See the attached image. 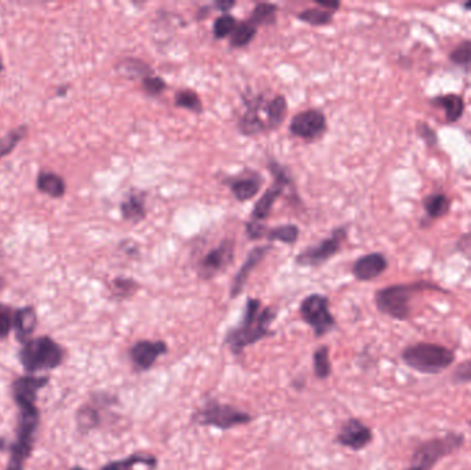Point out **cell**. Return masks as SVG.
I'll use <instances>...</instances> for the list:
<instances>
[{
	"mask_svg": "<svg viewBox=\"0 0 471 470\" xmlns=\"http://www.w3.org/2000/svg\"><path fill=\"white\" fill-rule=\"evenodd\" d=\"M465 444V434L451 432L442 437L430 439L417 447L411 467L412 469L431 470L438 461L462 448Z\"/></svg>",
	"mask_w": 471,
	"mask_h": 470,
	"instance_id": "6",
	"label": "cell"
},
{
	"mask_svg": "<svg viewBox=\"0 0 471 470\" xmlns=\"http://www.w3.org/2000/svg\"><path fill=\"white\" fill-rule=\"evenodd\" d=\"M3 286H4V279L0 276V290L3 288Z\"/></svg>",
	"mask_w": 471,
	"mask_h": 470,
	"instance_id": "46",
	"label": "cell"
},
{
	"mask_svg": "<svg viewBox=\"0 0 471 470\" xmlns=\"http://www.w3.org/2000/svg\"><path fill=\"white\" fill-rule=\"evenodd\" d=\"M269 250H270V246L266 244V246H258V247H255L250 251L247 260L241 265V267L239 269V272L236 273V276L232 281V286H230V297L232 298H236L243 293L251 272L257 267V265H260L264 260Z\"/></svg>",
	"mask_w": 471,
	"mask_h": 470,
	"instance_id": "15",
	"label": "cell"
},
{
	"mask_svg": "<svg viewBox=\"0 0 471 470\" xmlns=\"http://www.w3.org/2000/svg\"><path fill=\"white\" fill-rule=\"evenodd\" d=\"M63 359L65 351L50 337L29 339L20 351V363L31 374L55 369L63 363Z\"/></svg>",
	"mask_w": 471,
	"mask_h": 470,
	"instance_id": "5",
	"label": "cell"
},
{
	"mask_svg": "<svg viewBox=\"0 0 471 470\" xmlns=\"http://www.w3.org/2000/svg\"><path fill=\"white\" fill-rule=\"evenodd\" d=\"M14 314L15 311H13V308L0 304V339L7 338L14 327Z\"/></svg>",
	"mask_w": 471,
	"mask_h": 470,
	"instance_id": "38",
	"label": "cell"
},
{
	"mask_svg": "<svg viewBox=\"0 0 471 470\" xmlns=\"http://www.w3.org/2000/svg\"><path fill=\"white\" fill-rule=\"evenodd\" d=\"M142 89L148 96L156 97V96H160L161 93H164V90L167 89V85L160 76H152L151 75V76L142 79Z\"/></svg>",
	"mask_w": 471,
	"mask_h": 470,
	"instance_id": "39",
	"label": "cell"
},
{
	"mask_svg": "<svg viewBox=\"0 0 471 470\" xmlns=\"http://www.w3.org/2000/svg\"><path fill=\"white\" fill-rule=\"evenodd\" d=\"M239 25V21L232 14H222L216 18L214 24V36L215 39H225L227 36H232L236 27Z\"/></svg>",
	"mask_w": 471,
	"mask_h": 470,
	"instance_id": "35",
	"label": "cell"
},
{
	"mask_svg": "<svg viewBox=\"0 0 471 470\" xmlns=\"http://www.w3.org/2000/svg\"><path fill=\"white\" fill-rule=\"evenodd\" d=\"M431 104L435 106H441L445 109V117L448 123H455L458 122L465 110V101L462 97L456 94H448V96H441L435 97L431 100Z\"/></svg>",
	"mask_w": 471,
	"mask_h": 470,
	"instance_id": "25",
	"label": "cell"
},
{
	"mask_svg": "<svg viewBox=\"0 0 471 470\" xmlns=\"http://www.w3.org/2000/svg\"><path fill=\"white\" fill-rule=\"evenodd\" d=\"M257 35V27H254L248 20L239 22L234 32L230 36L232 49H243L248 46Z\"/></svg>",
	"mask_w": 471,
	"mask_h": 470,
	"instance_id": "27",
	"label": "cell"
},
{
	"mask_svg": "<svg viewBox=\"0 0 471 470\" xmlns=\"http://www.w3.org/2000/svg\"><path fill=\"white\" fill-rule=\"evenodd\" d=\"M263 179L257 172H248L234 177L230 182V192L239 202H247L257 196L261 189Z\"/></svg>",
	"mask_w": 471,
	"mask_h": 470,
	"instance_id": "18",
	"label": "cell"
},
{
	"mask_svg": "<svg viewBox=\"0 0 471 470\" xmlns=\"http://www.w3.org/2000/svg\"><path fill=\"white\" fill-rule=\"evenodd\" d=\"M266 113L267 130H276L287 116V100L284 96H276L263 106Z\"/></svg>",
	"mask_w": 471,
	"mask_h": 470,
	"instance_id": "23",
	"label": "cell"
},
{
	"mask_svg": "<svg viewBox=\"0 0 471 470\" xmlns=\"http://www.w3.org/2000/svg\"><path fill=\"white\" fill-rule=\"evenodd\" d=\"M407 470H417V469H412V468H408Z\"/></svg>",
	"mask_w": 471,
	"mask_h": 470,
	"instance_id": "49",
	"label": "cell"
},
{
	"mask_svg": "<svg viewBox=\"0 0 471 470\" xmlns=\"http://www.w3.org/2000/svg\"><path fill=\"white\" fill-rule=\"evenodd\" d=\"M267 168L273 174L274 181H273V185L262 195L260 202L255 205V207L253 210L251 221H255V222H262L270 215L273 206L276 205L280 195L284 192V189L288 185H291V178H290L287 170L281 164H278L276 161H270Z\"/></svg>",
	"mask_w": 471,
	"mask_h": 470,
	"instance_id": "10",
	"label": "cell"
},
{
	"mask_svg": "<svg viewBox=\"0 0 471 470\" xmlns=\"http://www.w3.org/2000/svg\"><path fill=\"white\" fill-rule=\"evenodd\" d=\"M417 131L419 137L427 144V145H435L437 144V135L431 127H428L426 123L419 122L417 124Z\"/></svg>",
	"mask_w": 471,
	"mask_h": 470,
	"instance_id": "42",
	"label": "cell"
},
{
	"mask_svg": "<svg viewBox=\"0 0 471 470\" xmlns=\"http://www.w3.org/2000/svg\"><path fill=\"white\" fill-rule=\"evenodd\" d=\"M116 71L121 75L126 76L127 79H145L152 75L154 69L144 62L142 59L138 58H124L116 65Z\"/></svg>",
	"mask_w": 471,
	"mask_h": 470,
	"instance_id": "24",
	"label": "cell"
},
{
	"mask_svg": "<svg viewBox=\"0 0 471 470\" xmlns=\"http://www.w3.org/2000/svg\"><path fill=\"white\" fill-rule=\"evenodd\" d=\"M435 290L442 291L441 287L419 281L411 284H396L384 287L375 294V304L380 314L394 320H407L411 314V300L419 291Z\"/></svg>",
	"mask_w": 471,
	"mask_h": 470,
	"instance_id": "3",
	"label": "cell"
},
{
	"mask_svg": "<svg viewBox=\"0 0 471 470\" xmlns=\"http://www.w3.org/2000/svg\"><path fill=\"white\" fill-rule=\"evenodd\" d=\"M199 426H211L220 430L247 425L253 420L251 414L239 410L230 404H222L218 400H209L192 417Z\"/></svg>",
	"mask_w": 471,
	"mask_h": 470,
	"instance_id": "7",
	"label": "cell"
},
{
	"mask_svg": "<svg viewBox=\"0 0 471 470\" xmlns=\"http://www.w3.org/2000/svg\"><path fill=\"white\" fill-rule=\"evenodd\" d=\"M449 59L461 66L471 65V41L462 42L454 52L449 54Z\"/></svg>",
	"mask_w": 471,
	"mask_h": 470,
	"instance_id": "37",
	"label": "cell"
},
{
	"mask_svg": "<svg viewBox=\"0 0 471 470\" xmlns=\"http://www.w3.org/2000/svg\"><path fill=\"white\" fill-rule=\"evenodd\" d=\"M28 133H29V127L27 124H21L10 130L8 133H6L0 138V160L11 155L13 151L21 144V141L27 138Z\"/></svg>",
	"mask_w": 471,
	"mask_h": 470,
	"instance_id": "26",
	"label": "cell"
},
{
	"mask_svg": "<svg viewBox=\"0 0 471 470\" xmlns=\"http://www.w3.org/2000/svg\"><path fill=\"white\" fill-rule=\"evenodd\" d=\"M347 237V228L342 226L334 230V233L331 235V237L322 240L318 246H312L308 247L306 250L301 251L295 262L299 266H311V267H317L321 266L322 263L331 260L335 254H338V251L342 247V243L346 240Z\"/></svg>",
	"mask_w": 471,
	"mask_h": 470,
	"instance_id": "9",
	"label": "cell"
},
{
	"mask_svg": "<svg viewBox=\"0 0 471 470\" xmlns=\"http://www.w3.org/2000/svg\"><path fill=\"white\" fill-rule=\"evenodd\" d=\"M138 467H147L151 469H156L157 458L147 454H134L128 458L113 461L106 464L101 470H138Z\"/></svg>",
	"mask_w": 471,
	"mask_h": 470,
	"instance_id": "22",
	"label": "cell"
},
{
	"mask_svg": "<svg viewBox=\"0 0 471 470\" xmlns=\"http://www.w3.org/2000/svg\"><path fill=\"white\" fill-rule=\"evenodd\" d=\"M372 440H373V433L371 427L357 418L347 419L342 425L336 436L338 444H341L342 447L350 448L353 451L364 450L372 443Z\"/></svg>",
	"mask_w": 471,
	"mask_h": 470,
	"instance_id": "14",
	"label": "cell"
},
{
	"mask_svg": "<svg viewBox=\"0 0 471 470\" xmlns=\"http://www.w3.org/2000/svg\"><path fill=\"white\" fill-rule=\"evenodd\" d=\"M234 258V242L232 239L223 240L218 247L209 251L199 262L197 273L202 279L211 280L223 272Z\"/></svg>",
	"mask_w": 471,
	"mask_h": 470,
	"instance_id": "12",
	"label": "cell"
},
{
	"mask_svg": "<svg viewBox=\"0 0 471 470\" xmlns=\"http://www.w3.org/2000/svg\"><path fill=\"white\" fill-rule=\"evenodd\" d=\"M274 318V309L263 307L260 300H247L240 323L226 332L225 344L234 356L241 355L246 348L273 335L270 327Z\"/></svg>",
	"mask_w": 471,
	"mask_h": 470,
	"instance_id": "1",
	"label": "cell"
},
{
	"mask_svg": "<svg viewBox=\"0 0 471 470\" xmlns=\"http://www.w3.org/2000/svg\"><path fill=\"white\" fill-rule=\"evenodd\" d=\"M263 100L261 97L247 101V110L239 122V130L244 135H257L263 131H269L266 122L261 117Z\"/></svg>",
	"mask_w": 471,
	"mask_h": 470,
	"instance_id": "17",
	"label": "cell"
},
{
	"mask_svg": "<svg viewBox=\"0 0 471 470\" xmlns=\"http://www.w3.org/2000/svg\"><path fill=\"white\" fill-rule=\"evenodd\" d=\"M299 237V228L297 225L288 223L276 226L267 230L266 239L269 242H283L285 244H294Z\"/></svg>",
	"mask_w": 471,
	"mask_h": 470,
	"instance_id": "29",
	"label": "cell"
},
{
	"mask_svg": "<svg viewBox=\"0 0 471 470\" xmlns=\"http://www.w3.org/2000/svg\"><path fill=\"white\" fill-rule=\"evenodd\" d=\"M3 69H4V65H3V59H1V57H0V73L3 72Z\"/></svg>",
	"mask_w": 471,
	"mask_h": 470,
	"instance_id": "45",
	"label": "cell"
},
{
	"mask_svg": "<svg viewBox=\"0 0 471 470\" xmlns=\"http://www.w3.org/2000/svg\"><path fill=\"white\" fill-rule=\"evenodd\" d=\"M70 470H87L84 469V468H82V467H75V468H72Z\"/></svg>",
	"mask_w": 471,
	"mask_h": 470,
	"instance_id": "47",
	"label": "cell"
},
{
	"mask_svg": "<svg viewBox=\"0 0 471 470\" xmlns=\"http://www.w3.org/2000/svg\"><path fill=\"white\" fill-rule=\"evenodd\" d=\"M267 230H269V228H266L262 222L250 221L246 225V233H247L248 239H251V240H258V239L266 237Z\"/></svg>",
	"mask_w": 471,
	"mask_h": 470,
	"instance_id": "41",
	"label": "cell"
},
{
	"mask_svg": "<svg viewBox=\"0 0 471 470\" xmlns=\"http://www.w3.org/2000/svg\"><path fill=\"white\" fill-rule=\"evenodd\" d=\"M423 206H424L427 215L434 219V218L444 216L449 211L451 202L445 195L434 193V195H430L424 199Z\"/></svg>",
	"mask_w": 471,
	"mask_h": 470,
	"instance_id": "30",
	"label": "cell"
},
{
	"mask_svg": "<svg viewBox=\"0 0 471 470\" xmlns=\"http://www.w3.org/2000/svg\"><path fill=\"white\" fill-rule=\"evenodd\" d=\"M168 353V346L164 341L142 339L135 342L130 351V362L137 372H144L155 366L158 358Z\"/></svg>",
	"mask_w": 471,
	"mask_h": 470,
	"instance_id": "13",
	"label": "cell"
},
{
	"mask_svg": "<svg viewBox=\"0 0 471 470\" xmlns=\"http://www.w3.org/2000/svg\"><path fill=\"white\" fill-rule=\"evenodd\" d=\"M138 290V283L130 277H116L110 283V291L117 298H128Z\"/></svg>",
	"mask_w": 471,
	"mask_h": 470,
	"instance_id": "34",
	"label": "cell"
},
{
	"mask_svg": "<svg viewBox=\"0 0 471 470\" xmlns=\"http://www.w3.org/2000/svg\"><path fill=\"white\" fill-rule=\"evenodd\" d=\"M234 1L233 0H220V1H216L215 3V7H218L220 11H223V14H227V11L234 7Z\"/></svg>",
	"mask_w": 471,
	"mask_h": 470,
	"instance_id": "44",
	"label": "cell"
},
{
	"mask_svg": "<svg viewBox=\"0 0 471 470\" xmlns=\"http://www.w3.org/2000/svg\"><path fill=\"white\" fill-rule=\"evenodd\" d=\"M452 381L455 383H470L471 382V359L461 363L455 368L452 374Z\"/></svg>",
	"mask_w": 471,
	"mask_h": 470,
	"instance_id": "40",
	"label": "cell"
},
{
	"mask_svg": "<svg viewBox=\"0 0 471 470\" xmlns=\"http://www.w3.org/2000/svg\"><path fill=\"white\" fill-rule=\"evenodd\" d=\"M100 423V414L96 409H93L91 406H83L79 413H77V425L79 429L84 433L90 432L91 429H94L96 426H98Z\"/></svg>",
	"mask_w": 471,
	"mask_h": 470,
	"instance_id": "36",
	"label": "cell"
},
{
	"mask_svg": "<svg viewBox=\"0 0 471 470\" xmlns=\"http://www.w3.org/2000/svg\"><path fill=\"white\" fill-rule=\"evenodd\" d=\"M314 374L318 379H325L331 375L332 367L329 360V349L328 346L322 345L318 346L313 353Z\"/></svg>",
	"mask_w": 471,
	"mask_h": 470,
	"instance_id": "31",
	"label": "cell"
},
{
	"mask_svg": "<svg viewBox=\"0 0 471 470\" xmlns=\"http://www.w3.org/2000/svg\"><path fill=\"white\" fill-rule=\"evenodd\" d=\"M301 316L314 331L317 338L331 332L336 327V320L329 311V301L325 295H308L301 304Z\"/></svg>",
	"mask_w": 471,
	"mask_h": 470,
	"instance_id": "8",
	"label": "cell"
},
{
	"mask_svg": "<svg viewBox=\"0 0 471 470\" xmlns=\"http://www.w3.org/2000/svg\"><path fill=\"white\" fill-rule=\"evenodd\" d=\"M120 212L127 222H141L147 216L145 195L140 191H131L121 202Z\"/></svg>",
	"mask_w": 471,
	"mask_h": 470,
	"instance_id": "20",
	"label": "cell"
},
{
	"mask_svg": "<svg viewBox=\"0 0 471 470\" xmlns=\"http://www.w3.org/2000/svg\"><path fill=\"white\" fill-rule=\"evenodd\" d=\"M175 106L189 109V110H192L195 113H202L203 112V103H202L200 97L197 96L196 91H193L190 89L179 90L175 94Z\"/></svg>",
	"mask_w": 471,
	"mask_h": 470,
	"instance_id": "33",
	"label": "cell"
},
{
	"mask_svg": "<svg viewBox=\"0 0 471 470\" xmlns=\"http://www.w3.org/2000/svg\"><path fill=\"white\" fill-rule=\"evenodd\" d=\"M387 269V260L380 253H372L354 262L352 272L360 281H369L379 277Z\"/></svg>",
	"mask_w": 471,
	"mask_h": 470,
	"instance_id": "16",
	"label": "cell"
},
{
	"mask_svg": "<svg viewBox=\"0 0 471 470\" xmlns=\"http://www.w3.org/2000/svg\"><path fill=\"white\" fill-rule=\"evenodd\" d=\"M469 425H470V426H471V419H470V420H469Z\"/></svg>",
	"mask_w": 471,
	"mask_h": 470,
	"instance_id": "50",
	"label": "cell"
},
{
	"mask_svg": "<svg viewBox=\"0 0 471 470\" xmlns=\"http://www.w3.org/2000/svg\"><path fill=\"white\" fill-rule=\"evenodd\" d=\"M36 188L43 195H47L52 199H61L66 192L65 179L54 171H40L36 179Z\"/></svg>",
	"mask_w": 471,
	"mask_h": 470,
	"instance_id": "21",
	"label": "cell"
},
{
	"mask_svg": "<svg viewBox=\"0 0 471 470\" xmlns=\"http://www.w3.org/2000/svg\"><path fill=\"white\" fill-rule=\"evenodd\" d=\"M35 403L36 402L32 400L15 402L17 407L20 409L18 429L15 441H13L8 447L10 460L6 470H24L25 462L33 450L35 434L40 422L39 410L36 409Z\"/></svg>",
	"mask_w": 471,
	"mask_h": 470,
	"instance_id": "2",
	"label": "cell"
},
{
	"mask_svg": "<svg viewBox=\"0 0 471 470\" xmlns=\"http://www.w3.org/2000/svg\"><path fill=\"white\" fill-rule=\"evenodd\" d=\"M315 4H317L320 8H324V10L332 11V13H335V11L341 7V3H339V1H324V0H317Z\"/></svg>",
	"mask_w": 471,
	"mask_h": 470,
	"instance_id": "43",
	"label": "cell"
},
{
	"mask_svg": "<svg viewBox=\"0 0 471 470\" xmlns=\"http://www.w3.org/2000/svg\"><path fill=\"white\" fill-rule=\"evenodd\" d=\"M298 18L313 27H324L332 21L334 13L324 8H306L298 14Z\"/></svg>",
	"mask_w": 471,
	"mask_h": 470,
	"instance_id": "32",
	"label": "cell"
},
{
	"mask_svg": "<svg viewBox=\"0 0 471 470\" xmlns=\"http://www.w3.org/2000/svg\"><path fill=\"white\" fill-rule=\"evenodd\" d=\"M290 131L294 137L305 141H315L327 131V117L318 109H308L292 117Z\"/></svg>",
	"mask_w": 471,
	"mask_h": 470,
	"instance_id": "11",
	"label": "cell"
},
{
	"mask_svg": "<svg viewBox=\"0 0 471 470\" xmlns=\"http://www.w3.org/2000/svg\"><path fill=\"white\" fill-rule=\"evenodd\" d=\"M38 325V314L33 307H24L14 314V331L18 342H28Z\"/></svg>",
	"mask_w": 471,
	"mask_h": 470,
	"instance_id": "19",
	"label": "cell"
},
{
	"mask_svg": "<svg viewBox=\"0 0 471 470\" xmlns=\"http://www.w3.org/2000/svg\"><path fill=\"white\" fill-rule=\"evenodd\" d=\"M404 365L420 374H440L455 362V352L444 345L431 342H418L407 346L401 352Z\"/></svg>",
	"mask_w": 471,
	"mask_h": 470,
	"instance_id": "4",
	"label": "cell"
},
{
	"mask_svg": "<svg viewBox=\"0 0 471 470\" xmlns=\"http://www.w3.org/2000/svg\"><path fill=\"white\" fill-rule=\"evenodd\" d=\"M277 6L273 3H260L254 7L248 21L254 27H262V25H269L276 22V15H277Z\"/></svg>",
	"mask_w": 471,
	"mask_h": 470,
	"instance_id": "28",
	"label": "cell"
},
{
	"mask_svg": "<svg viewBox=\"0 0 471 470\" xmlns=\"http://www.w3.org/2000/svg\"><path fill=\"white\" fill-rule=\"evenodd\" d=\"M465 7H466V8H469V10H471V1L466 3V4H465Z\"/></svg>",
	"mask_w": 471,
	"mask_h": 470,
	"instance_id": "48",
	"label": "cell"
}]
</instances>
